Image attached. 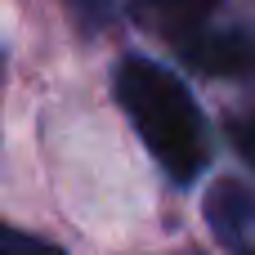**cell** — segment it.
<instances>
[{
    "mask_svg": "<svg viewBox=\"0 0 255 255\" xmlns=\"http://www.w3.org/2000/svg\"><path fill=\"white\" fill-rule=\"evenodd\" d=\"M229 139H233V148H238V157L255 166V117H238V121H229Z\"/></svg>",
    "mask_w": 255,
    "mask_h": 255,
    "instance_id": "obj_7",
    "label": "cell"
},
{
    "mask_svg": "<svg viewBox=\"0 0 255 255\" xmlns=\"http://www.w3.org/2000/svg\"><path fill=\"white\" fill-rule=\"evenodd\" d=\"M4 255H67V251L45 242V238H36V233H22L18 224H9L4 229Z\"/></svg>",
    "mask_w": 255,
    "mask_h": 255,
    "instance_id": "obj_6",
    "label": "cell"
},
{
    "mask_svg": "<svg viewBox=\"0 0 255 255\" xmlns=\"http://www.w3.org/2000/svg\"><path fill=\"white\" fill-rule=\"evenodd\" d=\"M117 103L130 117L143 148L175 184H193L211 166V130L193 99V90L157 58L126 54L112 76Z\"/></svg>",
    "mask_w": 255,
    "mask_h": 255,
    "instance_id": "obj_1",
    "label": "cell"
},
{
    "mask_svg": "<svg viewBox=\"0 0 255 255\" xmlns=\"http://www.w3.org/2000/svg\"><path fill=\"white\" fill-rule=\"evenodd\" d=\"M179 54L206 72V76H224V81H255V31H215L206 27L202 36H193L188 45H179Z\"/></svg>",
    "mask_w": 255,
    "mask_h": 255,
    "instance_id": "obj_3",
    "label": "cell"
},
{
    "mask_svg": "<svg viewBox=\"0 0 255 255\" xmlns=\"http://www.w3.org/2000/svg\"><path fill=\"white\" fill-rule=\"evenodd\" d=\"M58 4L72 13V22H76L85 36L108 31V27L117 22V4H112V0H58Z\"/></svg>",
    "mask_w": 255,
    "mask_h": 255,
    "instance_id": "obj_5",
    "label": "cell"
},
{
    "mask_svg": "<svg viewBox=\"0 0 255 255\" xmlns=\"http://www.w3.org/2000/svg\"><path fill=\"white\" fill-rule=\"evenodd\" d=\"M202 211H206L211 233L220 238V247L229 255H255V193L242 179L211 184Z\"/></svg>",
    "mask_w": 255,
    "mask_h": 255,
    "instance_id": "obj_2",
    "label": "cell"
},
{
    "mask_svg": "<svg viewBox=\"0 0 255 255\" xmlns=\"http://www.w3.org/2000/svg\"><path fill=\"white\" fill-rule=\"evenodd\" d=\"M215 4L220 0H148V9H139V13H148V22L179 49V45H188L193 36L206 31V18H211Z\"/></svg>",
    "mask_w": 255,
    "mask_h": 255,
    "instance_id": "obj_4",
    "label": "cell"
}]
</instances>
